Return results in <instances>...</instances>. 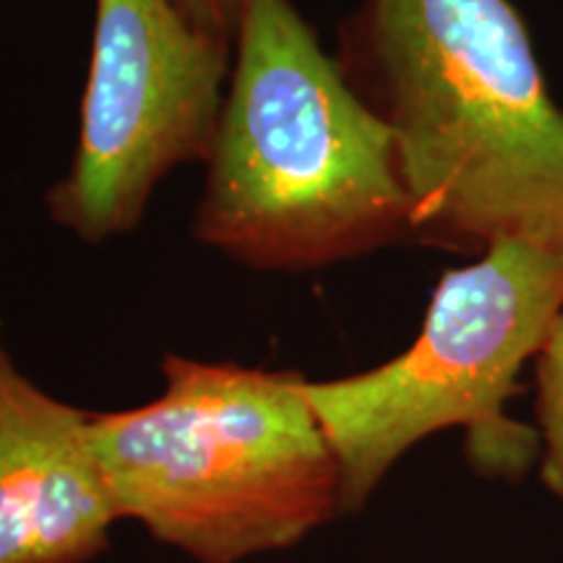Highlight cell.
I'll return each instance as SVG.
<instances>
[{"label": "cell", "instance_id": "obj_1", "mask_svg": "<svg viewBox=\"0 0 563 563\" xmlns=\"http://www.w3.org/2000/svg\"><path fill=\"white\" fill-rule=\"evenodd\" d=\"M332 55L391 133L412 241L563 253V108L511 0H357Z\"/></svg>", "mask_w": 563, "mask_h": 563}, {"label": "cell", "instance_id": "obj_2", "mask_svg": "<svg viewBox=\"0 0 563 563\" xmlns=\"http://www.w3.org/2000/svg\"><path fill=\"white\" fill-rule=\"evenodd\" d=\"M194 238L258 272H313L412 241L391 133L295 0H241Z\"/></svg>", "mask_w": 563, "mask_h": 563}, {"label": "cell", "instance_id": "obj_3", "mask_svg": "<svg viewBox=\"0 0 563 563\" xmlns=\"http://www.w3.org/2000/svg\"><path fill=\"white\" fill-rule=\"evenodd\" d=\"M152 402L91 412L121 522L194 563L287 551L342 517V475L298 371L165 355Z\"/></svg>", "mask_w": 563, "mask_h": 563}, {"label": "cell", "instance_id": "obj_4", "mask_svg": "<svg viewBox=\"0 0 563 563\" xmlns=\"http://www.w3.org/2000/svg\"><path fill=\"white\" fill-rule=\"evenodd\" d=\"M563 313V253L496 243L443 272L415 342L376 368L306 382L342 475V517L365 509L397 462L435 433L467 431V460L525 475L538 433L506 405Z\"/></svg>", "mask_w": 563, "mask_h": 563}, {"label": "cell", "instance_id": "obj_5", "mask_svg": "<svg viewBox=\"0 0 563 563\" xmlns=\"http://www.w3.org/2000/svg\"><path fill=\"white\" fill-rule=\"evenodd\" d=\"M230 70L232 42L175 0H95L79 141L47 191L51 220L84 243L136 230L167 175L207 162Z\"/></svg>", "mask_w": 563, "mask_h": 563}, {"label": "cell", "instance_id": "obj_6", "mask_svg": "<svg viewBox=\"0 0 563 563\" xmlns=\"http://www.w3.org/2000/svg\"><path fill=\"white\" fill-rule=\"evenodd\" d=\"M118 522L91 412L34 384L0 340V563H89Z\"/></svg>", "mask_w": 563, "mask_h": 563}, {"label": "cell", "instance_id": "obj_7", "mask_svg": "<svg viewBox=\"0 0 563 563\" xmlns=\"http://www.w3.org/2000/svg\"><path fill=\"white\" fill-rule=\"evenodd\" d=\"M532 368L540 481L563 509V313L553 323L545 344L532 361Z\"/></svg>", "mask_w": 563, "mask_h": 563}, {"label": "cell", "instance_id": "obj_8", "mask_svg": "<svg viewBox=\"0 0 563 563\" xmlns=\"http://www.w3.org/2000/svg\"><path fill=\"white\" fill-rule=\"evenodd\" d=\"M175 3L196 30L209 32L228 42L235 40L241 0H175Z\"/></svg>", "mask_w": 563, "mask_h": 563}]
</instances>
